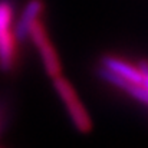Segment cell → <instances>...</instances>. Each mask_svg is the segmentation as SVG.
Listing matches in <instances>:
<instances>
[{"instance_id":"obj_3","label":"cell","mask_w":148,"mask_h":148,"mask_svg":"<svg viewBox=\"0 0 148 148\" xmlns=\"http://www.w3.org/2000/svg\"><path fill=\"white\" fill-rule=\"evenodd\" d=\"M27 38H30L33 40L36 49L39 50V55H40V59H42V63H43V68H45L46 73L49 75L52 79L59 76L60 72H62L60 60H59L58 53H56V50H55L52 42H50L49 36L46 33L45 26L40 22V17L36 19L30 25Z\"/></svg>"},{"instance_id":"obj_4","label":"cell","mask_w":148,"mask_h":148,"mask_svg":"<svg viewBox=\"0 0 148 148\" xmlns=\"http://www.w3.org/2000/svg\"><path fill=\"white\" fill-rule=\"evenodd\" d=\"M102 68H105L106 71L112 72L114 75H116L118 78L124 81L143 85V73L140 68L124 59H119L115 56H105L102 58Z\"/></svg>"},{"instance_id":"obj_1","label":"cell","mask_w":148,"mask_h":148,"mask_svg":"<svg viewBox=\"0 0 148 148\" xmlns=\"http://www.w3.org/2000/svg\"><path fill=\"white\" fill-rule=\"evenodd\" d=\"M53 86H55L59 98L62 99L63 105L66 106L68 114H69L73 125L76 127V130L81 132H89L92 128V121H91L85 106L82 105L81 99L78 98L71 82L68 79H65L62 75H59V76L53 78Z\"/></svg>"},{"instance_id":"obj_2","label":"cell","mask_w":148,"mask_h":148,"mask_svg":"<svg viewBox=\"0 0 148 148\" xmlns=\"http://www.w3.org/2000/svg\"><path fill=\"white\" fill-rule=\"evenodd\" d=\"M12 3L9 0H0V69L3 71H10L16 58V36L12 32Z\"/></svg>"},{"instance_id":"obj_5","label":"cell","mask_w":148,"mask_h":148,"mask_svg":"<svg viewBox=\"0 0 148 148\" xmlns=\"http://www.w3.org/2000/svg\"><path fill=\"white\" fill-rule=\"evenodd\" d=\"M42 12H43V3H42V0H30L26 4V7H25V10H23V13H22V16L19 19V23H17V26L14 29L16 39L23 40V39L27 38L30 25L36 19L40 17Z\"/></svg>"}]
</instances>
